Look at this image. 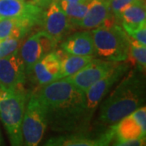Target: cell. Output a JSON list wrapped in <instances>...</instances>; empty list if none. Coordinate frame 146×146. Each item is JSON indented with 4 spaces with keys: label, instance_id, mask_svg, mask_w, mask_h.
<instances>
[{
    "label": "cell",
    "instance_id": "9c48e42d",
    "mask_svg": "<svg viewBox=\"0 0 146 146\" xmlns=\"http://www.w3.org/2000/svg\"><path fill=\"white\" fill-rule=\"evenodd\" d=\"M113 126L115 130L114 139H115L114 145H119L120 143L128 140L145 137V106L139 107Z\"/></svg>",
    "mask_w": 146,
    "mask_h": 146
},
{
    "label": "cell",
    "instance_id": "484cf974",
    "mask_svg": "<svg viewBox=\"0 0 146 146\" xmlns=\"http://www.w3.org/2000/svg\"><path fill=\"white\" fill-rule=\"evenodd\" d=\"M129 36H131V38L136 40L137 42H139L143 45H146V26L145 25L143 26L134 30V31L128 32L126 33Z\"/></svg>",
    "mask_w": 146,
    "mask_h": 146
},
{
    "label": "cell",
    "instance_id": "f546056e",
    "mask_svg": "<svg viewBox=\"0 0 146 146\" xmlns=\"http://www.w3.org/2000/svg\"><path fill=\"white\" fill-rule=\"evenodd\" d=\"M70 2H79V3H89V0H67Z\"/></svg>",
    "mask_w": 146,
    "mask_h": 146
},
{
    "label": "cell",
    "instance_id": "2e32d148",
    "mask_svg": "<svg viewBox=\"0 0 146 146\" xmlns=\"http://www.w3.org/2000/svg\"><path fill=\"white\" fill-rule=\"evenodd\" d=\"M61 48L73 55L94 56L95 54L93 36L89 31L78 32L68 36L61 44Z\"/></svg>",
    "mask_w": 146,
    "mask_h": 146
},
{
    "label": "cell",
    "instance_id": "30bf717a",
    "mask_svg": "<svg viewBox=\"0 0 146 146\" xmlns=\"http://www.w3.org/2000/svg\"><path fill=\"white\" fill-rule=\"evenodd\" d=\"M117 63L118 62L93 58L79 72L64 78L80 91L85 93L89 87L107 75L115 68Z\"/></svg>",
    "mask_w": 146,
    "mask_h": 146
},
{
    "label": "cell",
    "instance_id": "8fae6325",
    "mask_svg": "<svg viewBox=\"0 0 146 146\" xmlns=\"http://www.w3.org/2000/svg\"><path fill=\"white\" fill-rule=\"evenodd\" d=\"M72 25V22L63 12L57 0H52L43 11L42 26L58 42L68 34Z\"/></svg>",
    "mask_w": 146,
    "mask_h": 146
},
{
    "label": "cell",
    "instance_id": "5bb4252c",
    "mask_svg": "<svg viewBox=\"0 0 146 146\" xmlns=\"http://www.w3.org/2000/svg\"><path fill=\"white\" fill-rule=\"evenodd\" d=\"M145 0H136L120 11L117 20L122 23L126 33L134 31L145 25Z\"/></svg>",
    "mask_w": 146,
    "mask_h": 146
},
{
    "label": "cell",
    "instance_id": "d6986e66",
    "mask_svg": "<svg viewBox=\"0 0 146 146\" xmlns=\"http://www.w3.org/2000/svg\"><path fill=\"white\" fill-rule=\"evenodd\" d=\"M60 7L63 12L67 15L72 25H75L79 21L82 20L87 12L88 3H79V2H70L67 0L58 1Z\"/></svg>",
    "mask_w": 146,
    "mask_h": 146
},
{
    "label": "cell",
    "instance_id": "cb8c5ba5",
    "mask_svg": "<svg viewBox=\"0 0 146 146\" xmlns=\"http://www.w3.org/2000/svg\"><path fill=\"white\" fill-rule=\"evenodd\" d=\"M46 70L53 75L57 76L58 79V73L60 71V62L54 54V51L46 54L41 59Z\"/></svg>",
    "mask_w": 146,
    "mask_h": 146
},
{
    "label": "cell",
    "instance_id": "83f0119b",
    "mask_svg": "<svg viewBox=\"0 0 146 146\" xmlns=\"http://www.w3.org/2000/svg\"><path fill=\"white\" fill-rule=\"evenodd\" d=\"M21 1H23V2L27 3H29V4H33V5L40 7H42V8L44 9L51 3L52 0H21Z\"/></svg>",
    "mask_w": 146,
    "mask_h": 146
},
{
    "label": "cell",
    "instance_id": "ac0fdd59",
    "mask_svg": "<svg viewBox=\"0 0 146 146\" xmlns=\"http://www.w3.org/2000/svg\"><path fill=\"white\" fill-rule=\"evenodd\" d=\"M94 58L92 55L80 56L68 54L65 59L60 63V71L58 73V79L64 78L79 72L85 67Z\"/></svg>",
    "mask_w": 146,
    "mask_h": 146
},
{
    "label": "cell",
    "instance_id": "4fadbf2b",
    "mask_svg": "<svg viewBox=\"0 0 146 146\" xmlns=\"http://www.w3.org/2000/svg\"><path fill=\"white\" fill-rule=\"evenodd\" d=\"M42 22L29 18H0V39H23Z\"/></svg>",
    "mask_w": 146,
    "mask_h": 146
},
{
    "label": "cell",
    "instance_id": "603a6c76",
    "mask_svg": "<svg viewBox=\"0 0 146 146\" xmlns=\"http://www.w3.org/2000/svg\"><path fill=\"white\" fill-rule=\"evenodd\" d=\"M22 39H0V58L6 57L19 50Z\"/></svg>",
    "mask_w": 146,
    "mask_h": 146
},
{
    "label": "cell",
    "instance_id": "44dd1931",
    "mask_svg": "<svg viewBox=\"0 0 146 146\" xmlns=\"http://www.w3.org/2000/svg\"><path fill=\"white\" fill-rule=\"evenodd\" d=\"M33 72L34 75V79L36 82L41 86L46 85L56 80H58L57 76L53 75L47 71L41 59L34 65L32 73Z\"/></svg>",
    "mask_w": 146,
    "mask_h": 146
},
{
    "label": "cell",
    "instance_id": "277c9868",
    "mask_svg": "<svg viewBox=\"0 0 146 146\" xmlns=\"http://www.w3.org/2000/svg\"><path fill=\"white\" fill-rule=\"evenodd\" d=\"M28 97L27 93L0 88V119L11 145L20 146L24 144L22 122Z\"/></svg>",
    "mask_w": 146,
    "mask_h": 146
},
{
    "label": "cell",
    "instance_id": "ffe728a7",
    "mask_svg": "<svg viewBox=\"0 0 146 146\" xmlns=\"http://www.w3.org/2000/svg\"><path fill=\"white\" fill-rule=\"evenodd\" d=\"M130 43V51L129 56L131 64H136L137 68L145 72L146 67V47L145 45H143L136 40L129 37Z\"/></svg>",
    "mask_w": 146,
    "mask_h": 146
},
{
    "label": "cell",
    "instance_id": "d4e9b609",
    "mask_svg": "<svg viewBox=\"0 0 146 146\" xmlns=\"http://www.w3.org/2000/svg\"><path fill=\"white\" fill-rule=\"evenodd\" d=\"M134 1H136V0H110V1H109L110 8L111 12L113 13V15L117 19L120 11L122 10L125 6L134 2Z\"/></svg>",
    "mask_w": 146,
    "mask_h": 146
},
{
    "label": "cell",
    "instance_id": "6da1fadb",
    "mask_svg": "<svg viewBox=\"0 0 146 146\" xmlns=\"http://www.w3.org/2000/svg\"><path fill=\"white\" fill-rule=\"evenodd\" d=\"M36 94L51 130L59 133L87 130L93 116L87 108L84 93L66 78L42 86Z\"/></svg>",
    "mask_w": 146,
    "mask_h": 146
},
{
    "label": "cell",
    "instance_id": "7c38bea8",
    "mask_svg": "<svg viewBox=\"0 0 146 146\" xmlns=\"http://www.w3.org/2000/svg\"><path fill=\"white\" fill-rule=\"evenodd\" d=\"M44 9L21 0H0V18H29L41 21Z\"/></svg>",
    "mask_w": 146,
    "mask_h": 146
},
{
    "label": "cell",
    "instance_id": "f1b7e54d",
    "mask_svg": "<svg viewBox=\"0 0 146 146\" xmlns=\"http://www.w3.org/2000/svg\"><path fill=\"white\" fill-rule=\"evenodd\" d=\"M54 53V54L56 55V57L58 58V59L59 60V62H60V63L63 61V59H65V58H67V56L69 54L66 52L64 50H63L62 48L58 49V50H55Z\"/></svg>",
    "mask_w": 146,
    "mask_h": 146
},
{
    "label": "cell",
    "instance_id": "7a4b0ae2",
    "mask_svg": "<svg viewBox=\"0 0 146 146\" xmlns=\"http://www.w3.org/2000/svg\"><path fill=\"white\" fill-rule=\"evenodd\" d=\"M145 101V80L136 68L127 73L105 100L100 103V127H109L142 106Z\"/></svg>",
    "mask_w": 146,
    "mask_h": 146
},
{
    "label": "cell",
    "instance_id": "8992f818",
    "mask_svg": "<svg viewBox=\"0 0 146 146\" xmlns=\"http://www.w3.org/2000/svg\"><path fill=\"white\" fill-rule=\"evenodd\" d=\"M115 138L114 126L101 127L100 130L90 132L80 131L54 136L45 144L48 146H106Z\"/></svg>",
    "mask_w": 146,
    "mask_h": 146
},
{
    "label": "cell",
    "instance_id": "52a82bcc",
    "mask_svg": "<svg viewBox=\"0 0 146 146\" xmlns=\"http://www.w3.org/2000/svg\"><path fill=\"white\" fill-rule=\"evenodd\" d=\"M26 72L19 50L10 55L0 58V88L27 93Z\"/></svg>",
    "mask_w": 146,
    "mask_h": 146
},
{
    "label": "cell",
    "instance_id": "4316f807",
    "mask_svg": "<svg viewBox=\"0 0 146 146\" xmlns=\"http://www.w3.org/2000/svg\"><path fill=\"white\" fill-rule=\"evenodd\" d=\"M145 145V137L123 141L118 146H141Z\"/></svg>",
    "mask_w": 146,
    "mask_h": 146
},
{
    "label": "cell",
    "instance_id": "3957f363",
    "mask_svg": "<svg viewBox=\"0 0 146 146\" xmlns=\"http://www.w3.org/2000/svg\"><path fill=\"white\" fill-rule=\"evenodd\" d=\"M91 34L96 55L110 62L127 60L130 51L129 36L117 23L95 28Z\"/></svg>",
    "mask_w": 146,
    "mask_h": 146
},
{
    "label": "cell",
    "instance_id": "7402d4cb",
    "mask_svg": "<svg viewBox=\"0 0 146 146\" xmlns=\"http://www.w3.org/2000/svg\"><path fill=\"white\" fill-rule=\"evenodd\" d=\"M36 36L41 46L42 57H44L49 53L53 52L58 43L51 35H50L45 30L36 33Z\"/></svg>",
    "mask_w": 146,
    "mask_h": 146
},
{
    "label": "cell",
    "instance_id": "1f68e13d",
    "mask_svg": "<svg viewBox=\"0 0 146 146\" xmlns=\"http://www.w3.org/2000/svg\"><path fill=\"white\" fill-rule=\"evenodd\" d=\"M106 1H110V0H106Z\"/></svg>",
    "mask_w": 146,
    "mask_h": 146
},
{
    "label": "cell",
    "instance_id": "ba28073f",
    "mask_svg": "<svg viewBox=\"0 0 146 146\" xmlns=\"http://www.w3.org/2000/svg\"><path fill=\"white\" fill-rule=\"evenodd\" d=\"M130 69L129 63L118 62L107 75L94 84L84 93L86 105L89 114L94 115L95 110L99 106L102 101L104 99L106 94L110 91V89L122 78L127 71Z\"/></svg>",
    "mask_w": 146,
    "mask_h": 146
},
{
    "label": "cell",
    "instance_id": "4dcf8cb0",
    "mask_svg": "<svg viewBox=\"0 0 146 146\" xmlns=\"http://www.w3.org/2000/svg\"><path fill=\"white\" fill-rule=\"evenodd\" d=\"M3 145V136H2V133H1V131H0V145Z\"/></svg>",
    "mask_w": 146,
    "mask_h": 146
},
{
    "label": "cell",
    "instance_id": "9a60e30c",
    "mask_svg": "<svg viewBox=\"0 0 146 146\" xmlns=\"http://www.w3.org/2000/svg\"><path fill=\"white\" fill-rule=\"evenodd\" d=\"M113 13L110 8V2L106 0H89L87 12L76 26L81 29H95L102 26L105 21Z\"/></svg>",
    "mask_w": 146,
    "mask_h": 146
},
{
    "label": "cell",
    "instance_id": "5b68a950",
    "mask_svg": "<svg viewBox=\"0 0 146 146\" xmlns=\"http://www.w3.org/2000/svg\"><path fill=\"white\" fill-rule=\"evenodd\" d=\"M46 110L37 94H31L25 110L22 122V135L25 145L36 146L39 145L47 128Z\"/></svg>",
    "mask_w": 146,
    "mask_h": 146
},
{
    "label": "cell",
    "instance_id": "e0dca14e",
    "mask_svg": "<svg viewBox=\"0 0 146 146\" xmlns=\"http://www.w3.org/2000/svg\"><path fill=\"white\" fill-rule=\"evenodd\" d=\"M19 51L25 64L26 75H30L34 65L42 58V50L36 33L30 36L26 41L24 42Z\"/></svg>",
    "mask_w": 146,
    "mask_h": 146
}]
</instances>
